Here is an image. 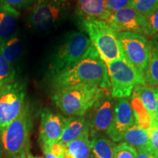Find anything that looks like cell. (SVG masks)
Instances as JSON below:
<instances>
[{
	"label": "cell",
	"mask_w": 158,
	"mask_h": 158,
	"mask_svg": "<svg viewBox=\"0 0 158 158\" xmlns=\"http://www.w3.org/2000/svg\"><path fill=\"white\" fill-rule=\"evenodd\" d=\"M51 83L55 90L80 84L110 89L107 66L93 44L78 62L64 70L51 75Z\"/></svg>",
	"instance_id": "cell-1"
},
{
	"label": "cell",
	"mask_w": 158,
	"mask_h": 158,
	"mask_svg": "<svg viewBox=\"0 0 158 158\" xmlns=\"http://www.w3.org/2000/svg\"><path fill=\"white\" fill-rule=\"evenodd\" d=\"M105 89L93 85H75L57 89L52 96L55 106L69 117L84 116L106 92Z\"/></svg>",
	"instance_id": "cell-2"
},
{
	"label": "cell",
	"mask_w": 158,
	"mask_h": 158,
	"mask_svg": "<svg viewBox=\"0 0 158 158\" xmlns=\"http://www.w3.org/2000/svg\"><path fill=\"white\" fill-rule=\"evenodd\" d=\"M32 116L30 106L26 102L22 111L13 122L0 129V138L5 155H19L29 152Z\"/></svg>",
	"instance_id": "cell-3"
},
{
	"label": "cell",
	"mask_w": 158,
	"mask_h": 158,
	"mask_svg": "<svg viewBox=\"0 0 158 158\" xmlns=\"http://www.w3.org/2000/svg\"><path fill=\"white\" fill-rule=\"evenodd\" d=\"M70 7V0H37L28 17L29 27L37 32L50 31L66 19Z\"/></svg>",
	"instance_id": "cell-4"
},
{
	"label": "cell",
	"mask_w": 158,
	"mask_h": 158,
	"mask_svg": "<svg viewBox=\"0 0 158 158\" xmlns=\"http://www.w3.org/2000/svg\"><path fill=\"white\" fill-rule=\"evenodd\" d=\"M81 27L106 64L124 58L118 42L117 33L107 22L84 21Z\"/></svg>",
	"instance_id": "cell-5"
},
{
	"label": "cell",
	"mask_w": 158,
	"mask_h": 158,
	"mask_svg": "<svg viewBox=\"0 0 158 158\" xmlns=\"http://www.w3.org/2000/svg\"><path fill=\"white\" fill-rule=\"evenodd\" d=\"M92 44L85 31H73L68 34L51 57L48 67L50 76L64 70L78 62Z\"/></svg>",
	"instance_id": "cell-6"
},
{
	"label": "cell",
	"mask_w": 158,
	"mask_h": 158,
	"mask_svg": "<svg viewBox=\"0 0 158 158\" xmlns=\"http://www.w3.org/2000/svg\"><path fill=\"white\" fill-rule=\"evenodd\" d=\"M117 40L124 59L145 80L149 58V41L143 35L129 31L117 33Z\"/></svg>",
	"instance_id": "cell-7"
},
{
	"label": "cell",
	"mask_w": 158,
	"mask_h": 158,
	"mask_svg": "<svg viewBox=\"0 0 158 158\" xmlns=\"http://www.w3.org/2000/svg\"><path fill=\"white\" fill-rule=\"evenodd\" d=\"M110 81V95L113 98H126L131 95L137 84L146 81L124 58L106 64Z\"/></svg>",
	"instance_id": "cell-8"
},
{
	"label": "cell",
	"mask_w": 158,
	"mask_h": 158,
	"mask_svg": "<svg viewBox=\"0 0 158 158\" xmlns=\"http://www.w3.org/2000/svg\"><path fill=\"white\" fill-rule=\"evenodd\" d=\"M27 84L15 81L0 88V129L12 122L22 111L26 104Z\"/></svg>",
	"instance_id": "cell-9"
},
{
	"label": "cell",
	"mask_w": 158,
	"mask_h": 158,
	"mask_svg": "<svg viewBox=\"0 0 158 158\" xmlns=\"http://www.w3.org/2000/svg\"><path fill=\"white\" fill-rule=\"evenodd\" d=\"M110 91L106 92L91 108L87 120L91 138L106 133L113 119L115 102Z\"/></svg>",
	"instance_id": "cell-10"
},
{
	"label": "cell",
	"mask_w": 158,
	"mask_h": 158,
	"mask_svg": "<svg viewBox=\"0 0 158 158\" xmlns=\"http://www.w3.org/2000/svg\"><path fill=\"white\" fill-rule=\"evenodd\" d=\"M135 124V114L129 101L125 98L116 100L113 119L106 132L107 135L112 141L120 142L126 132Z\"/></svg>",
	"instance_id": "cell-11"
},
{
	"label": "cell",
	"mask_w": 158,
	"mask_h": 158,
	"mask_svg": "<svg viewBox=\"0 0 158 158\" xmlns=\"http://www.w3.org/2000/svg\"><path fill=\"white\" fill-rule=\"evenodd\" d=\"M106 22L116 33L129 31L144 35L145 32L146 18L131 7H125L112 13Z\"/></svg>",
	"instance_id": "cell-12"
},
{
	"label": "cell",
	"mask_w": 158,
	"mask_h": 158,
	"mask_svg": "<svg viewBox=\"0 0 158 158\" xmlns=\"http://www.w3.org/2000/svg\"><path fill=\"white\" fill-rule=\"evenodd\" d=\"M67 118L60 114L44 108L40 114L39 139L42 145H49L60 139Z\"/></svg>",
	"instance_id": "cell-13"
},
{
	"label": "cell",
	"mask_w": 158,
	"mask_h": 158,
	"mask_svg": "<svg viewBox=\"0 0 158 158\" xmlns=\"http://www.w3.org/2000/svg\"><path fill=\"white\" fill-rule=\"evenodd\" d=\"M76 14L81 23L87 21H104L110 17L106 0H78Z\"/></svg>",
	"instance_id": "cell-14"
},
{
	"label": "cell",
	"mask_w": 158,
	"mask_h": 158,
	"mask_svg": "<svg viewBox=\"0 0 158 158\" xmlns=\"http://www.w3.org/2000/svg\"><path fill=\"white\" fill-rule=\"evenodd\" d=\"M19 17L20 13L18 10L0 2V43L18 34Z\"/></svg>",
	"instance_id": "cell-15"
},
{
	"label": "cell",
	"mask_w": 158,
	"mask_h": 158,
	"mask_svg": "<svg viewBox=\"0 0 158 158\" xmlns=\"http://www.w3.org/2000/svg\"><path fill=\"white\" fill-rule=\"evenodd\" d=\"M91 155V140L89 130L81 136L64 145L62 158H89Z\"/></svg>",
	"instance_id": "cell-16"
},
{
	"label": "cell",
	"mask_w": 158,
	"mask_h": 158,
	"mask_svg": "<svg viewBox=\"0 0 158 158\" xmlns=\"http://www.w3.org/2000/svg\"><path fill=\"white\" fill-rule=\"evenodd\" d=\"M89 130L86 118L84 116H71L67 118V122L59 141L65 145L81 136Z\"/></svg>",
	"instance_id": "cell-17"
},
{
	"label": "cell",
	"mask_w": 158,
	"mask_h": 158,
	"mask_svg": "<svg viewBox=\"0 0 158 158\" xmlns=\"http://www.w3.org/2000/svg\"><path fill=\"white\" fill-rule=\"evenodd\" d=\"M91 155L89 158H114L116 144L102 135L91 138Z\"/></svg>",
	"instance_id": "cell-18"
},
{
	"label": "cell",
	"mask_w": 158,
	"mask_h": 158,
	"mask_svg": "<svg viewBox=\"0 0 158 158\" xmlns=\"http://www.w3.org/2000/svg\"><path fill=\"white\" fill-rule=\"evenodd\" d=\"M133 90V94L139 99L143 106L148 110L152 118V122H156V89L151 86H146V84H137Z\"/></svg>",
	"instance_id": "cell-19"
},
{
	"label": "cell",
	"mask_w": 158,
	"mask_h": 158,
	"mask_svg": "<svg viewBox=\"0 0 158 158\" xmlns=\"http://www.w3.org/2000/svg\"><path fill=\"white\" fill-rule=\"evenodd\" d=\"M23 48V42L18 34L8 40L0 43V52L2 55L13 66L21 58Z\"/></svg>",
	"instance_id": "cell-20"
},
{
	"label": "cell",
	"mask_w": 158,
	"mask_h": 158,
	"mask_svg": "<svg viewBox=\"0 0 158 158\" xmlns=\"http://www.w3.org/2000/svg\"><path fill=\"white\" fill-rule=\"evenodd\" d=\"M144 78L149 84L158 86V42L155 38L149 41V58Z\"/></svg>",
	"instance_id": "cell-21"
},
{
	"label": "cell",
	"mask_w": 158,
	"mask_h": 158,
	"mask_svg": "<svg viewBox=\"0 0 158 158\" xmlns=\"http://www.w3.org/2000/svg\"><path fill=\"white\" fill-rule=\"evenodd\" d=\"M123 140L135 149L151 146L148 130L143 129L136 124L126 132Z\"/></svg>",
	"instance_id": "cell-22"
},
{
	"label": "cell",
	"mask_w": 158,
	"mask_h": 158,
	"mask_svg": "<svg viewBox=\"0 0 158 158\" xmlns=\"http://www.w3.org/2000/svg\"><path fill=\"white\" fill-rule=\"evenodd\" d=\"M130 105L135 114V124L143 129L149 130L152 125V118L139 99L134 94L132 97Z\"/></svg>",
	"instance_id": "cell-23"
},
{
	"label": "cell",
	"mask_w": 158,
	"mask_h": 158,
	"mask_svg": "<svg viewBox=\"0 0 158 158\" xmlns=\"http://www.w3.org/2000/svg\"><path fill=\"white\" fill-rule=\"evenodd\" d=\"M16 78V70L7 62L0 52V88L14 82Z\"/></svg>",
	"instance_id": "cell-24"
},
{
	"label": "cell",
	"mask_w": 158,
	"mask_h": 158,
	"mask_svg": "<svg viewBox=\"0 0 158 158\" xmlns=\"http://www.w3.org/2000/svg\"><path fill=\"white\" fill-rule=\"evenodd\" d=\"M130 7L147 18L158 10V0H132Z\"/></svg>",
	"instance_id": "cell-25"
},
{
	"label": "cell",
	"mask_w": 158,
	"mask_h": 158,
	"mask_svg": "<svg viewBox=\"0 0 158 158\" xmlns=\"http://www.w3.org/2000/svg\"><path fill=\"white\" fill-rule=\"evenodd\" d=\"M135 148L126 143L121 142L114 148V158H136Z\"/></svg>",
	"instance_id": "cell-26"
},
{
	"label": "cell",
	"mask_w": 158,
	"mask_h": 158,
	"mask_svg": "<svg viewBox=\"0 0 158 158\" xmlns=\"http://www.w3.org/2000/svg\"><path fill=\"white\" fill-rule=\"evenodd\" d=\"M158 33V10L146 18L145 32L144 35L152 37L155 36Z\"/></svg>",
	"instance_id": "cell-27"
},
{
	"label": "cell",
	"mask_w": 158,
	"mask_h": 158,
	"mask_svg": "<svg viewBox=\"0 0 158 158\" xmlns=\"http://www.w3.org/2000/svg\"><path fill=\"white\" fill-rule=\"evenodd\" d=\"M132 0H106V7L110 13L130 7Z\"/></svg>",
	"instance_id": "cell-28"
},
{
	"label": "cell",
	"mask_w": 158,
	"mask_h": 158,
	"mask_svg": "<svg viewBox=\"0 0 158 158\" xmlns=\"http://www.w3.org/2000/svg\"><path fill=\"white\" fill-rule=\"evenodd\" d=\"M37 0H0V2L8 5L19 10L32 5Z\"/></svg>",
	"instance_id": "cell-29"
},
{
	"label": "cell",
	"mask_w": 158,
	"mask_h": 158,
	"mask_svg": "<svg viewBox=\"0 0 158 158\" xmlns=\"http://www.w3.org/2000/svg\"><path fill=\"white\" fill-rule=\"evenodd\" d=\"M135 149L137 152L136 158H158V152L152 146Z\"/></svg>",
	"instance_id": "cell-30"
},
{
	"label": "cell",
	"mask_w": 158,
	"mask_h": 158,
	"mask_svg": "<svg viewBox=\"0 0 158 158\" xmlns=\"http://www.w3.org/2000/svg\"><path fill=\"white\" fill-rule=\"evenodd\" d=\"M42 149L43 152V155H44V157L43 158H59V157H57V156L54 155V154L51 153L45 147L42 146Z\"/></svg>",
	"instance_id": "cell-31"
},
{
	"label": "cell",
	"mask_w": 158,
	"mask_h": 158,
	"mask_svg": "<svg viewBox=\"0 0 158 158\" xmlns=\"http://www.w3.org/2000/svg\"><path fill=\"white\" fill-rule=\"evenodd\" d=\"M155 120L158 124V88L156 89V110H155Z\"/></svg>",
	"instance_id": "cell-32"
},
{
	"label": "cell",
	"mask_w": 158,
	"mask_h": 158,
	"mask_svg": "<svg viewBox=\"0 0 158 158\" xmlns=\"http://www.w3.org/2000/svg\"><path fill=\"white\" fill-rule=\"evenodd\" d=\"M27 155L26 154H22V155H5V157L4 158H27Z\"/></svg>",
	"instance_id": "cell-33"
},
{
	"label": "cell",
	"mask_w": 158,
	"mask_h": 158,
	"mask_svg": "<svg viewBox=\"0 0 158 158\" xmlns=\"http://www.w3.org/2000/svg\"><path fill=\"white\" fill-rule=\"evenodd\" d=\"M5 157V150H4L2 143L1 138H0V158H4Z\"/></svg>",
	"instance_id": "cell-34"
},
{
	"label": "cell",
	"mask_w": 158,
	"mask_h": 158,
	"mask_svg": "<svg viewBox=\"0 0 158 158\" xmlns=\"http://www.w3.org/2000/svg\"><path fill=\"white\" fill-rule=\"evenodd\" d=\"M27 158H43V157H38V156H35L33 155H31V154L29 152L27 153Z\"/></svg>",
	"instance_id": "cell-35"
},
{
	"label": "cell",
	"mask_w": 158,
	"mask_h": 158,
	"mask_svg": "<svg viewBox=\"0 0 158 158\" xmlns=\"http://www.w3.org/2000/svg\"><path fill=\"white\" fill-rule=\"evenodd\" d=\"M154 38H155V39L156 40H157V42H158V33H157V35H155V37H154Z\"/></svg>",
	"instance_id": "cell-36"
}]
</instances>
